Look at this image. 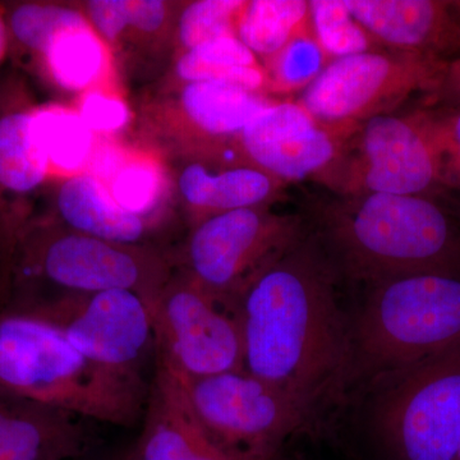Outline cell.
Here are the masks:
<instances>
[{
	"label": "cell",
	"instance_id": "7c38bea8",
	"mask_svg": "<svg viewBox=\"0 0 460 460\" xmlns=\"http://www.w3.org/2000/svg\"><path fill=\"white\" fill-rule=\"evenodd\" d=\"M156 366L181 380L244 370L237 313L186 274H172L153 307Z\"/></svg>",
	"mask_w": 460,
	"mask_h": 460
},
{
	"label": "cell",
	"instance_id": "5b68a950",
	"mask_svg": "<svg viewBox=\"0 0 460 460\" xmlns=\"http://www.w3.org/2000/svg\"><path fill=\"white\" fill-rule=\"evenodd\" d=\"M172 266L148 246H127L75 233L33 217L18 238L4 307L41 296L133 290L150 302L172 277Z\"/></svg>",
	"mask_w": 460,
	"mask_h": 460
},
{
	"label": "cell",
	"instance_id": "d4e9b609",
	"mask_svg": "<svg viewBox=\"0 0 460 460\" xmlns=\"http://www.w3.org/2000/svg\"><path fill=\"white\" fill-rule=\"evenodd\" d=\"M9 48L38 60L60 32L90 26L77 9L51 3H17L4 9Z\"/></svg>",
	"mask_w": 460,
	"mask_h": 460
},
{
	"label": "cell",
	"instance_id": "44dd1931",
	"mask_svg": "<svg viewBox=\"0 0 460 460\" xmlns=\"http://www.w3.org/2000/svg\"><path fill=\"white\" fill-rule=\"evenodd\" d=\"M175 75L181 84L220 83L268 95L265 66L234 35L183 51L175 65Z\"/></svg>",
	"mask_w": 460,
	"mask_h": 460
},
{
	"label": "cell",
	"instance_id": "d6a6232c",
	"mask_svg": "<svg viewBox=\"0 0 460 460\" xmlns=\"http://www.w3.org/2000/svg\"><path fill=\"white\" fill-rule=\"evenodd\" d=\"M168 7L160 0L129 2V29L144 33H155L165 25Z\"/></svg>",
	"mask_w": 460,
	"mask_h": 460
},
{
	"label": "cell",
	"instance_id": "5bb4252c",
	"mask_svg": "<svg viewBox=\"0 0 460 460\" xmlns=\"http://www.w3.org/2000/svg\"><path fill=\"white\" fill-rule=\"evenodd\" d=\"M32 105L17 87L0 96V305L18 238L32 219V196L50 169L32 127Z\"/></svg>",
	"mask_w": 460,
	"mask_h": 460
},
{
	"label": "cell",
	"instance_id": "484cf974",
	"mask_svg": "<svg viewBox=\"0 0 460 460\" xmlns=\"http://www.w3.org/2000/svg\"><path fill=\"white\" fill-rule=\"evenodd\" d=\"M332 62L314 38L310 22L262 63L268 77L266 93L279 100V96L304 93Z\"/></svg>",
	"mask_w": 460,
	"mask_h": 460
},
{
	"label": "cell",
	"instance_id": "6da1fadb",
	"mask_svg": "<svg viewBox=\"0 0 460 460\" xmlns=\"http://www.w3.org/2000/svg\"><path fill=\"white\" fill-rule=\"evenodd\" d=\"M338 278L307 229L230 301L241 325L244 370L313 408L347 375L349 321L339 307Z\"/></svg>",
	"mask_w": 460,
	"mask_h": 460
},
{
	"label": "cell",
	"instance_id": "9a60e30c",
	"mask_svg": "<svg viewBox=\"0 0 460 460\" xmlns=\"http://www.w3.org/2000/svg\"><path fill=\"white\" fill-rule=\"evenodd\" d=\"M192 156V162L181 166L175 180L192 226L214 215L271 206L288 187L248 162L237 145Z\"/></svg>",
	"mask_w": 460,
	"mask_h": 460
},
{
	"label": "cell",
	"instance_id": "ac0fdd59",
	"mask_svg": "<svg viewBox=\"0 0 460 460\" xmlns=\"http://www.w3.org/2000/svg\"><path fill=\"white\" fill-rule=\"evenodd\" d=\"M278 99L220 83L181 84L177 113L192 140V154L237 144L247 124Z\"/></svg>",
	"mask_w": 460,
	"mask_h": 460
},
{
	"label": "cell",
	"instance_id": "ba28073f",
	"mask_svg": "<svg viewBox=\"0 0 460 460\" xmlns=\"http://www.w3.org/2000/svg\"><path fill=\"white\" fill-rule=\"evenodd\" d=\"M178 380L199 428L228 460L274 459L313 414L307 402L246 370Z\"/></svg>",
	"mask_w": 460,
	"mask_h": 460
},
{
	"label": "cell",
	"instance_id": "f1b7e54d",
	"mask_svg": "<svg viewBox=\"0 0 460 460\" xmlns=\"http://www.w3.org/2000/svg\"><path fill=\"white\" fill-rule=\"evenodd\" d=\"M243 0H196L184 5L178 18L177 36L183 51L234 35Z\"/></svg>",
	"mask_w": 460,
	"mask_h": 460
},
{
	"label": "cell",
	"instance_id": "f546056e",
	"mask_svg": "<svg viewBox=\"0 0 460 460\" xmlns=\"http://www.w3.org/2000/svg\"><path fill=\"white\" fill-rule=\"evenodd\" d=\"M77 111L95 135H113L131 120V111L124 100L100 86L83 93Z\"/></svg>",
	"mask_w": 460,
	"mask_h": 460
},
{
	"label": "cell",
	"instance_id": "f35d334b",
	"mask_svg": "<svg viewBox=\"0 0 460 460\" xmlns=\"http://www.w3.org/2000/svg\"><path fill=\"white\" fill-rule=\"evenodd\" d=\"M456 460H460V452H459L458 459H456Z\"/></svg>",
	"mask_w": 460,
	"mask_h": 460
},
{
	"label": "cell",
	"instance_id": "30bf717a",
	"mask_svg": "<svg viewBox=\"0 0 460 460\" xmlns=\"http://www.w3.org/2000/svg\"><path fill=\"white\" fill-rule=\"evenodd\" d=\"M305 233L304 215L277 213L271 206L214 215L190 228L181 271L230 304L251 278L288 252Z\"/></svg>",
	"mask_w": 460,
	"mask_h": 460
},
{
	"label": "cell",
	"instance_id": "9c48e42d",
	"mask_svg": "<svg viewBox=\"0 0 460 460\" xmlns=\"http://www.w3.org/2000/svg\"><path fill=\"white\" fill-rule=\"evenodd\" d=\"M447 65L435 58L390 50L341 58L296 102L323 122L361 124L398 113L414 96L428 102Z\"/></svg>",
	"mask_w": 460,
	"mask_h": 460
},
{
	"label": "cell",
	"instance_id": "7402d4cb",
	"mask_svg": "<svg viewBox=\"0 0 460 460\" xmlns=\"http://www.w3.org/2000/svg\"><path fill=\"white\" fill-rule=\"evenodd\" d=\"M36 62L60 89L86 93L107 75L109 53L90 25L60 32Z\"/></svg>",
	"mask_w": 460,
	"mask_h": 460
},
{
	"label": "cell",
	"instance_id": "836d02e7",
	"mask_svg": "<svg viewBox=\"0 0 460 460\" xmlns=\"http://www.w3.org/2000/svg\"><path fill=\"white\" fill-rule=\"evenodd\" d=\"M440 111L447 141L453 190H460V107H436Z\"/></svg>",
	"mask_w": 460,
	"mask_h": 460
},
{
	"label": "cell",
	"instance_id": "7a4b0ae2",
	"mask_svg": "<svg viewBox=\"0 0 460 460\" xmlns=\"http://www.w3.org/2000/svg\"><path fill=\"white\" fill-rule=\"evenodd\" d=\"M305 219L338 277L367 287L411 272L460 269V213L436 196L330 192Z\"/></svg>",
	"mask_w": 460,
	"mask_h": 460
},
{
	"label": "cell",
	"instance_id": "52a82bcc",
	"mask_svg": "<svg viewBox=\"0 0 460 460\" xmlns=\"http://www.w3.org/2000/svg\"><path fill=\"white\" fill-rule=\"evenodd\" d=\"M374 381L372 423L387 459H458L460 345Z\"/></svg>",
	"mask_w": 460,
	"mask_h": 460
},
{
	"label": "cell",
	"instance_id": "74e56055",
	"mask_svg": "<svg viewBox=\"0 0 460 460\" xmlns=\"http://www.w3.org/2000/svg\"><path fill=\"white\" fill-rule=\"evenodd\" d=\"M453 8L460 21V0H458V2H453Z\"/></svg>",
	"mask_w": 460,
	"mask_h": 460
},
{
	"label": "cell",
	"instance_id": "8fae6325",
	"mask_svg": "<svg viewBox=\"0 0 460 460\" xmlns=\"http://www.w3.org/2000/svg\"><path fill=\"white\" fill-rule=\"evenodd\" d=\"M4 307L47 321L91 361L127 376L144 378L155 354L150 302L133 290L41 296Z\"/></svg>",
	"mask_w": 460,
	"mask_h": 460
},
{
	"label": "cell",
	"instance_id": "e0dca14e",
	"mask_svg": "<svg viewBox=\"0 0 460 460\" xmlns=\"http://www.w3.org/2000/svg\"><path fill=\"white\" fill-rule=\"evenodd\" d=\"M144 414V431L135 445L138 460H228L199 428L181 381L160 366Z\"/></svg>",
	"mask_w": 460,
	"mask_h": 460
},
{
	"label": "cell",
	"instance_id": "83f0119b",
	"mask_svg": "<svg viewBox=\"0 0 460 460\" xmlns=\"http://www.w3.org/2000/svg\"><path fill=\"white\" fill-rule=\"evenodd\" d=\"M107 187L123 210L148 222L163 202L164 171L153 157L129 154Z\"/></svg>",
	"mask_w": 460,
	"mask_h": 460
},
{
	"label": "cell",
	"instance_id": "4fadbf2b",
	"mask_svg": "<svg viewBox=\"0 0 460 460\" xmlns=\"http://www.w3.org/2000/svg\"><path fill=\"white\" fill-rule=\"evenodd\" d=\"M359 124L317 119L296 100H275L237 138L242 155L283 183L316 181L335 160Z\"/></svg>",
	"mask_w": 460,
	"mask_h": 460
},
{
	"label": "cell",
	"instance_id": "e575fe53",
	"mask_svg": "<svg viewBox=\"0 0 460 460\" xmlns=\"http://www.w3.org/2000/svg\"><path fill=\"white\" fill-rule=\"evenodd\" d=\"M429 107H460V56L447 62L438 89L425 102Z\"/></svg>",
	"mask_w": 460,
	"mask_h": 460
},
{
	"label": "cell",
	"instance_id": "3957f363",
	"mask_svg": "<svg viewBox=\"0 0 460 460\" xmlns=\"http://www.w3.org/2000/svg\"><path fill=\"white\" fill-rule=\"evenodd\" d=\"M0 395L129 428L144 414V378L91 361L47 321L0 308Z\"/></svg>",
	"mask_w": 460,
	"mask_h": 460
},
{
	"label": "cell",
	"instance_id": "8d00e7d4",
	"mask_svg": "<svg viewBox=\"0 0 460 460\" xmlns=\"http://www.w3.org/2000/svg\"><path fill=\"white\" fill-rule=\"evenodd\" d=\"M115 460H138L136 447H132L131 449L127 450V452H124L122 456H118Z\"/></svg>",
	"mask_w": 460,
	"mask_h": 460
},
{
	"label": "cell",
	"instance_id": "d590c367",
	"mask_svg": "<svg viewBox=\"0 0 460 460\" xmlns=\"http://www.w3.org/2000/svg\"><path fill=\"white\" fill-rule=\"evenodd\" d=\"M9 50L7 23H5L4 9L0 7V62L4 59Z\"/></svg>",
	"mask_w": 460,
	"mask_h": 460
},
{
	"label": "cell",
	"instance_id": "4316f807",
	"mask_svg": "<svg viewBox=\"0 0 460 460\" xmlns=\"http://www.w3.org/2000/svg\"><path fill=\"white\" fill-rule=\"evenodd\" d=\"M310 16L314 38L332 60L384 50L353 17L345 0H311Z\"/></svg>",
	"mask_w": 460,
	"mask_h": 460
},
{
	"label": "cell",
	"instance_id": "1f68e13d",
	"mask_svg": "<svg viewBox=\"0 0 460 460\" xmlns=\"http://www.w3.org/2000/svg\"><path fill=\"white\" fill-rule=\"evenodd\" d=\"M129 151L114 144V142H96L89 164H87V174L104 183L105 186L114 177L115 172L119 171L129 156Z\"/></svg>",
	"mask_w": 460,
	"mask_h": 460
},
{
	"label": "cell",
	"instance_id": "4dcf8cb0",
	"mask_svg": "<svg viewBox=\"0 0 460 460\" xmlns=\"http://www.w3.org/2000/svg\"><path fill=\"white\" fill-rule=\"evenodd\" d=\"M86 18L105 44H117L129 29V2L127 0L87 2Z\"/></svg>",
	"mask_w": 460,
	"mask_h": 460
},
{
	"label": "cell",
	"instance_id": "8992f818",
	"mask_svg": "<svg viewBox=\"0 0 460 460\" xmlns=\"http://www.w3.org/2000/svg\"><path fill=\"white\" fill-rule=\"evenodd\" d=\"M316 181L341 196L440 198L453 190L440 111L423 105L366 120Z\"/></svg>",
	"mask_w": 460,
	"mask_h": 460
},
{
	"label": "cell",
	"instance_id": "2e32d148",
	"mask_svg": "<svg viewBox=\"0 0 460 460\" xmlns=\"http://www.w3.org/2000/svg\"><path fill=\"white\" fill-rule=\"evenodd\" d=\"M384 50L450 62L460 56V21L449 0H345Z\"/></svg>",
	"mask_w": 460,
	"mask_h": 460
},
{
	"label": "cell",
	"instance_id": "d6986e66",
	"mask_svg": "<svg viewBox=\"0 0 460 460\" xmlns=\"http://www.w3.org/2000/svg\"><path fill=\"white\" fill-rule=\"evenodd\" d=\"M45 217L111 243L147 246L148 222L123 210L108 187L87 172L60 181L54 196V211Z\"/></svg>",
	"mask_w": 460,
	"mask_h": 460
},
{
	"label": "cell",
	"instance_id": "ffe728a7",
	"mask_svg": "<svg viewBox=\"0 0 460 460\" xmlns=\"http://www.w3.org/2000/svg\"><path fill=\"white\" fill-rule=\"evenodd\" d=\"M83 417L20 401L0 429V460H72L89 447Z\"/></svg>",
	"mask_w": 460,
	"mask_h": 460
},
{
	"label": "cell",
	"instance_id": "603a6c76",
	"mask_svg": "<svg viewBox=\"0 0 460 460\" xmlns=\"http://www.w3.org/2000/svg\"><path fill=\"white\" fill-rule=\"evenodd\" d=\"M32 127L50 172L69 178L86 172L98 141L77 111L62 105L35 107Z\"/></svg>",
	"mask_w": 460,
	"mask_h": 460
},
{
	"label": "cell",
	"instance_id": "cb8c5ba5",
	"mask_svg": "<svg viewBox=\"0 0 460 460\" xmlns=\"http://www.w3.org/2000/svg\"><path fill=\"white\" fill-rule=\"evenodd\" d=\"M310 22L305 0H251L239 11L235 36L263 63Z\"/></svg>",
	"mask_w": 460,
	"mask_h": 460
},
{
	"label": "cell",
	"instance_id": "277c9868",
	"mask_svg": "<svg viewBox=\"0 0 460 460\" xmlns=\"http://www.w3.org/2000/svg\"><path fill=\"white\" fill-rule=\"evenodd\" d=\"M347 375L375 378L460 345V269L398 275L368 286L349 321Z\"/></svg>",
	"mask_w": 460,
	"mask_h": 460
}]
</instances>
